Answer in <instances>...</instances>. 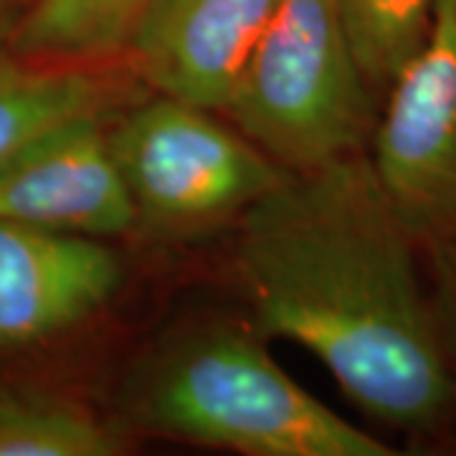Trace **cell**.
Wrapping results in <instances>:
<instances>
[{"label": "cell", "instance_id": "cell-1", "mask_svg": "<svg viewBox=\"0 0 456 456\" xmlns=\"http://www.w3.org/2000/svg\"><path fill=\"white\" fill-rule=\"evenodd\" d=\"M416 244L360 150L259 198L236 272L259 335L312 353L378 424L431 436L456 416V375Z\"/></svg>", "mask_w": 456, "mask_h": 456}, {"label": "cell", "instance_id": "cell-2", "mask_svg": "<svg viewBox=\"0 0 456 456\" xmlns=\"http://www.w3.org/2000/svg\"><path fill=\"white\" fill-rule=\"evenodd\" d=\"M134 428L246 456H393L284 373L254 332L200 327L158 347L125 388Z\"/></svg>", "mask_w": 456, "mask_h": 456}, {"label": "cell", "instance_id": "cell-3", "mask_svg": "<svg viewBox=\"0 0 456 456\" xmlns=\"http://www.w3.org/2000/svg\"><path fill=\"white\" fill-rule=\"evenodd\" d=\"M224 112L284 170L365 150L378 119L375 92L340 0H281Z\"/></svg>", "mask_w": 456, "mask_h": 456}, {"label": "cell", "instance_id": "cell-4", "mask_svg": "<svg viewBox=\"0 0 456 456\" xmlns=\"http://www.w3.org/2000/svg\"><path fill=\"white\" fill-rule=\"evenodd\" d=\"M107 134L134 226L158 236L241 218L289 173L213 110L163 94L119 110Z\"/></svg>", "mask_w": 456, "mask_h": 456}, {"label": "cell", "instance_id": "cell-5", "mask_svg": "<svg viewBox=\"0 0 456 456\" xmlns=\"http://www.w3.org/2000/svg\"><path fill=\"white\" fill-rule=\"evenodd\" d=\"M370 163L419 244L456 228V3L436 0L431 31L386 89Z\"/></svg>", "mask_w": 456, "mask_h": 456}, {"label": "cell", "instance_id": "cell-6", "mask_svg": "<svg viewBox=\"0 0 456 456\" xmlns=\"http://www.w3.org/2000/svg\"><path fill=\"white\" fill-rule=\"evenodd\" d=\"M112 117H79L0 167V221L112 239L134 228V211L110 150Z\"/></svg>", "mask_w": 456, "mask_h": 456}, {"label": "cell", "instance_id": "cell-7", "mask_svg": "<svg viewBox=\"0 0 456 456\" xmlns=\"http://www.w3.org/2000/svg\"><path fill=\"white\" fill-rule=\"evenodd\" d=\"M119 284L122 261L104 239L0 221V347L64 335Z\"/></svg>", "mask_w": 456, "mask_h": 456}, {"label": "cell", "instance_id": "cell-8", "mask_svg": "<svg viewBox=\"0 0 456 456\" xmlns=\"http://www.w3.org/2000/svg\"><path fill=\"white\" fill-rule=\"evenodd\" d=\"M281 0H152L132 36L134 71L155 94L224 112Z\"/></svg>", "mask_w": 456, "mask_h": 456}, {"label": "cell", "instance_id": "cell-9", "mask_svg": "<svg viewBox=\"0 0 456 456\" xmlns=\"http://www.w3.org/2000/svg\"><path fill=\"white\" fill-rule=\"evenodd\" d=\"M125 99L127 84L112 74L0 53V167L71 119L114 117Z\"/></svg>", "mask_w": 456, "mask_h": 456}, {"label": "cell", "instance_id": "cell-10", "mask_svg": "<svg viewBox=\"0 0 456 456\" xmlns=\"http://www.w3.org/2000/svg\"><path fill=\"white\" fill-rule=\"evenodd\" d=\"M152 0H36L11 46L38 59H102L130 49Z\"/></svg>", "mask_w": 456, "mask_h": 456}, {"label": "cell", "instance_id": "cell-11", "mask_svg": "<svg viewBox=\"0 0 456 456\" xmlns=\"http://www.w3.org/2000/svg\"><path fill=\"white\" fill-rule=\"evenodd\" d=\"M125 439L114 426L66 398L0 391V456H117Z\"/></svg>", "mask_w": 456, "mask_h": 456}, {"label": "cell", "instance_id": "cell-12", "mask_svg": "<svg viewBox=\"0 0 456 456\" xmlns=\"http://www.w3.org/2000/svg\"><path fill=\"white\" fill-rule=\"evenodd\" d=\"M350 44L375 94L421 49L436 0H340Z\"/></svg>", "mask_w": 456, "mask_h": 456}, {"label": "cell", "instance_id": "cell-13", "mask_svg": "<svg viewBox=\"0 0 456 456\" xmlns=\"http://www.w3.org/2000/svg\"><path fill=\"white\" fill-rule=\"evenodd\" d=\"M428 248L434 264V287L428 292L456 375V228L441 239L428 241Z\"/></svg>", "mask_w": 456, "mask_h": 456}, {"label": "cell", "instance_id": "cell-14", "mask_svg": "<svg viewBox=\"0 0 456 456\" xmlns=\"http://www.w3.org/2000/svg\"><path fill=\"white\" fill-rule=\"evenodd\" d=\"M16 23H18V18L13 16V11L8 8V3H5V0H0V46L11 41Z\"/></svg>", "mask_w": 456, "mask_h": 456}, {"label": "cell", "instance_id": "cell-15", "mask_svg": "<svg viewBox=\"0 0 456 456\" xmlns=\"http://www.w3.org/2000/svg\"><path fill=\"white\" fill-rule=\"evenodd\" d=\"M454 3H456V0H454Z\"/></svg>", "mask_w": 456, "mask_h": 456}]
</instances>
